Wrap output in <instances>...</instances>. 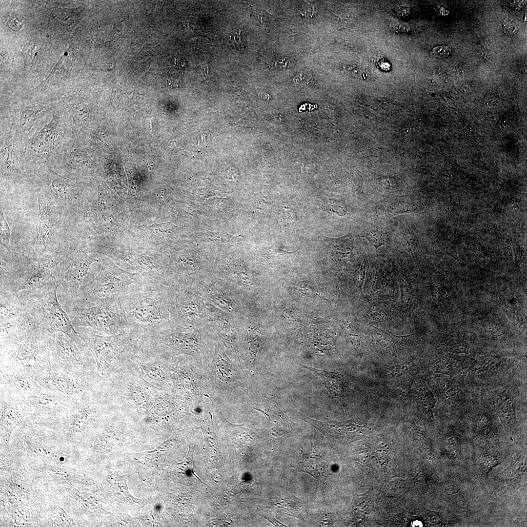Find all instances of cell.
I'll use <instances>...</instances> for the list:
<instances>
[{"mask_svg":"<svg viewBox=\"0 0 527 527\" xmlns=\"http://www.w3.org/2000/svg\"><path fill=\"white\" fill-rule=\"evenodd\" d=\"M452 48L446 45H439L431 50V55L435 58L444 59L448 57L451 53Z\"/></svg>","mask_w":527,"mask_h":527,"instance_id":"d6a6232c","label":"cell"},{"mask_svg":"<svg viewBox=\"0 0 527 527\" xmlns=\"http://www.w3.org/2000/svg\"><path fill=\"white\" fill-rule=\"evenodd\" d=\"M324 202L325 203L324 207H326L329 211L335 212L339 216H344L347 212L346 206L340 202L333 201Z\"/></svg>","mask_w":527,"mask_h":527,"instance_id":"836d02e7","label":"cell"},{"mask_svg":"<svg viewBox=\"0 0 527 527\" xmlns=\"http://www.w3.org/2000/svg\"><path fill=\"white\" fill-rule=\"evenodd\" d=\"M193 451L194 449L191 450L190 447L185 458L181 462L177 464L178 476L181 478L183 482H193L195 477H198L193 468Z\"/></svg>","mask_w":527,"mask_h":527,"instance_id":"7402d4cb","label":"cell"},{"mask_svg":"<svg viewBox=\"0 0 527 527\" xmlns=\"http://www.w3.org/2000/svg\"><path fill=\"white\" fill-rule=\"evenodd\" d=\"M414 525H415V526H422L421 523L419 521H416L415 522H414Z\"/></svg>","mask_w":527,"mask_h":527,"instance_id":"bcb514c9","label":"cell"},{"mask_svg":"<svg viewBox=\"0 0 527 527\" xmlns=\"http://www.w3.org/2000/svg\"><path fill=\"white\" fill-rule=\"evenodd\" d=\"M373 327V336L383 348H387L393 345V344L399 342L403 343L409 336H397L375 326Z\"/></svg>","mask_w":527,"mask_h":527,"instance_id":"603a6c76","label":"cell"},{"mask_svg":"<svg viewBox=\"0 0 527 527\" xmlns=\"http://www.w3.org/2000/svg\"><path fill=\"white\" fill-rule=\"evenodd\" d=\"M298 415L318 428L325 436L334 439H352L365 431V424L354 421L322 422L311 419L296 411Z\"/></svg>","mask_w":527,"mask_h":527,"instance_id":"9a60e30c","label":"cell"},{"mask_svg":"<svg viewBox=\"0 0 527 527\" xmlns=\"http://www.w3.org/2000/svg\"><path fill=\"white\" fill-rule=\"evenodd\" d=\"M57 526L61 527H75V524L73 519L65 512L61 507L57 509L56 513L55 515Z\"/></svg>","mask_w":527,"mask_h":527,"instance_id":"f546056e","label":"cell"},{"mask_svg":"<svg viewBox=\"0 0 527 527\" xmlns=\"http://www.w3.org/2000/svg\"><path fill=\"white\" fill-rule=\"evenodd\" d=\"M0 391L17 399L39 394L43 389L30 375L18 370L0 368Z\"/></svg>","mask_w":527,"mask_h":527,"instance_id":"4fadbf2b","label":"cell"},{"mask_svg":"<svg viewBox=\"0 0 527 527\" xmlns=\"http://www.w3.org/2000/svg\"><path fill=\"white\" fill-rule=\"evenodd\" d=\"M204 74L205 80H206V79L208 77V67L205 64H204Z\"/></svg>","mask_w":527,"mask_h":527,"instance_id":"f6af8a7d","label":"cell"},{"mask_svg":"<svg viewBox=\"0 0 527 527\" xmlns=\"http://www.w3.org/2000/svg\"><path fill=\"white\" fill-rule=\"evenodd\" d=\"M499 362L497 360L491 358H486L475 363L472 368L473 371L476 374H481L488 372L498 367Z\"/></svg>","mask_w":527,"mask_h":527,"instance_id":"d4e9b609","label":"cell"},{"mask_svg":"<svg viewBox=\"0 0 527 527\" xmlns=\"http://www.w3.org/2000/svg\"><path fill=\"white\" fill-rule=\"evenodd\" d=\"M82 328L77 330L84 341L86 347L95 357L98 369L105 371L112 366L119 357V354L126 351L131 346L130 341L132 334L126 330L108 336L97 334L89 328Z\"/></svg>","mask_w":527,"mask_h":527,"instance_id":"9c48e42d","label":"cell"},{"mask_svg":"<svg viewBox=\"0 0 527 527\" xmlns=\"http://www.w3.org/2000/svg\"><path fill=\"white\" fill-rule=\"evenodd\" d=\"M49 474L53 478L60 482H70L73 479H76L75 475L72 471L62 467L58 466H50L49 467Z\"/></svg>","mask_w":527,"mask_h":527,"instance_id":"cb8c5ba5","label":"cell"},{"mask_svg":"<svg viewBox=\"0 0 527 527\" xmlns=\"http://www.w3.org/2000/svg\"><path fill=\"white\" fill-rule=\"evenodd\" d=\"M229 41H230L234 49L241 50L244 44L241 36V30L239 31V33L236 32L234 35L230 36Z\"/></svg>","mask_w":527,"mask_h":527,"instance_id":"e575fe53","label":"cell"},{"mask_svg":"<svg viewBox=\"0 0 527 527\" xmlns=\"http://www.w3.org/2000/svg\"><path fill=\"white\" fill-rule=\"evenodd\" d=\"M495 407L504 423L511 427L514 423L515 416L513 398L507 394L501 395L496 400Z\"/></svg>","mask_w":527,"mask_h":527,"instance_id":"ffe728a7","label":"cell"},{"mask_svg":"<svg viewBox=\"0 0 527 527\" xmlns=\"http://www.w3.org/2000/svg\"><path fill=\"white\" fill-rule=\"evenodd\" d=\"M8 24L10 28L14 30L17 31L22 27L23 22L20 17L19 16H14L9 19Z\"/></svg>","mask_w":527,"mask_h":527,"instance_id":"d590c367","label":"cell"},{"mask_svg":"<svg viewBox=\"0 0 527 527\" xmlns=\"http://www.w3.org/2000/svg\"><path fill=\"white\" fill-rule=\"evenodd\" d=\"M97 259L75 248L65 247V257L60 263L57 281L71 301L77 297L84 277Z\"/></svg>","mask_w":527,"mask_h":527,"instance_id":"8fae6325","label":"cell"},{"mask_svg":"<svg viewBox=\"0 0 527 527\" xmlns=\"http://www.w3.org/2000/svg\"><path fill=\"white\" fill-rule=\"evenodd\" d=\"M114 269L104 267L91 281L81 285L77 297L71 302L82 307L98 305L107 302L113 296L122 292L144 278Z\"/></svg>","mask_w":527,"mask_h":527,"instance_id":"8992f818","label":"cell"},{"mask_svg":"<svg viewBox=\"0 0 527 527\" xmlns=\"http://www.w3.org/2000/svg\"><path fill=\"white\" fill-rule=\"evenodd\" d=\"M263 516L264 518H266L267 520H268L270 522H271L273 524H274L275 526H284L283 524L280 523L279 521L276 520L273 517L272 518V517H270V516H269V517L263 516Z\"/></svg>","mask_w":527,"mask_h":527,"instance_id":"7bdbcfd3","label":"cell"},{"mask_svg":"<svg viewBox=\"0 0 527 527\" xmlns=\"http://www.w3.org/2000/svg\"><path fill=\"white\" fill-rule=\"evenodd\" d=\"M399 282L401 290V302L403 304L408 306L410 304L414 295L412 285L404 277H400Z\"/></svg>","mask_w":527,"mask_h":527,"instance_id":"484cf974","label":"cell"},{"mask_svg":"<svg viewBox=\"0 0 527 527\" xmlns=\"http://www.w3.org/2000/svg\"><path fill=\"white\" fill-rule=\"evenodd\" d=\"M117 296L124 330L134 336L154 338L169 330L171 289L166 284L143 278Z\"/></svg>","mask_w":527,"mask_h":527,"instance_id":"6da1fadb","label":"cell"},{"mask_svg":"<svg viewBox=\"0 0 527 527\" xmlns=\"http://www.w3.org/2000/svg\"><path fill=\"white\" fill-rule=\"evenodd\" d=\"M478 427L483 433L488 434L491 432L492 424L490 418L486 415L481 414L477 417Z\"/></svg>","mask_w":527,"mask_h":527,"instance_id":"1f68e13d","label":"cell"},{"mask_svg":"<svg viewBox=\"0 0 527 527\" xmlns=\"http://www.w3.org/2000/svg\"><path fill=\"white\" fill-rule=\"evenodd\" d=\"M47 338L0 343V368L18 370L34 378L49 366Z\"/></svg>","mask_w":527,"mask_h":527,"instance_id":"5b68a950","label":"cell"},{"mask_svg":"<svg viewBox=\"0 0 527 527\" xmlns=\"http://www.w3.org/2000/svg\"><path fill=\"white\" fill-rule=\"evenodd\" d=\"M12 508L13 509L11 514L16 524L19 526H25L27 525L29 518L28 512L22 507H16Z\"/></svg>","mask_w":527,"mask_h":527,"instance_id":"f1b7e54d","label":"cell"},{"mask_svg":"<svg viewBox=\"0 0 527 527\" xmlns=\"http://www.w3.org/2000/svg\"><path fill=\"white\" fill-rule=\"evenodd\" d=\"M382 183L384 187L387 189L392 188L394 184L392 180L389 178L384 179L382 180Z\"/></svg>","mask_w":527,"mask_h":527,"instance_id":"b9f144b4","label":"cell"},{"mask_svg":"<svg viewBox=\"0 0 527 527\" xmlns=\"http://www.w3.org/2000/svg\"><path fill=\"white\" fill-rule=\"evenodd\" d=\"M10 231L9 227L3 215V212L0 213V241L1 244L7 250L9 249Z\"/></svg>","mask_w":527,"mask_h":527,"instance_id":"4dcf8cb0","label":"cell"},{"mask_svg":"<svg viewBox=\"0 0 527 527\" xmlns=\"http://www.w3.org/2000/svg\"><path fill=\"white\" fill-rule=\"evenodd\" d=\"M503 28L505 33L511 35L516 31V25L511 20L507 19L504 21Z\"/></svg>","mask_w":527,"mask_h":527,"instance_id":"f35d334b","label":"cell"},{"mask_svg":"<svg viewBox=\"0 0 527 527\" xmlns=\"http://www.w3.org/2000/svg\"><path fill=\"white\" fill-rule=\"evenodd\" d=\"M60 263V259L49 252H12L6 259L1 260L0 288L18 295L51 281H57Z\"/></svg>","mask_w":527,"mask_h":527,"instance_id":"3957f363","label":"cell"},{"mask_svg":"<svg viewBox=\"0 0 527 527\" xmlns=\"http://www.w3.org/2000/svg\"><path fill=\"white\" fill-rule=\"evenodd\" d=\"M0 56L1 64L5 67L9 65L11 61L10 56L7 53L3 54L2 53H1Z\"/></svg>","mask_w":527,"mask_h":527,"instance_id":"60d3db41","label":"cell"},{"mask_svg":"<svg viewBox=\"0 0 527 527\" xmlns=\"http://www.w3.org/2000/svg\"><path fill=\"white\" fill-rule=\"evenodd\" d=\"M65 305V311L76 328H91L108 335L125 329L117 294L107 302L94 306L82 307L71 302Z\"/></svg>","mask_w":527,"mask_h":527,"instance_id":"52a82bcc","label":"cell"},{"mask_svg":"<svg viewBox=\"0 0 527 527\" xmlns=\"http://www.w3.org/2000/svg\"><path fill=\"white\" fill-rule=\"evenodd\" d=\"M312 372L319 376L323 381L332 398H335L342 402L345 389L343 379L340 375L335 372L326 371L313 367L304 366Z\"/></svg>","mask_w":527,"mask_h":527,"instance_id":"ac0fdd59","label":"cell"},{"mask_svg":"<svg viewBox=\"0 0 527 527\" xmlns=\"http://www.w3.org/2000/svg\"><path fill=\"white\" fill-rule=\"evenodd\" d=\"M0 395V439L3 444L7 445L13 431L25 425L18 399L2 391Z\"/></svg>","mask_w":527,"mask_h":527,"instance_id":"5bb4252c","label":"cell"},{"mask_svg":"<svg viewBox=\"0 0 527 527\" xmlns=\"http://www.w3.org/2000/svg\"><path fill=\"white\" fill-rule=\"evenodd\" d=\"M77 396L43 389L39 394L18 399L25 426L59 429Z\"/></svg>","mask_w":527,"mask_h":527,"instance_id":"277c9868","label":"cell"},{"mask_svg":"<svg viewBox=\"0 0 527 527\" xmlns=\"http://www.w3.org/2000/svg\"><path fill=\"white\" fill-rule=\"evenodd\" d=\"M446 493L451 499L458 500L459 495V489L454 485L447 486L445 489Z\"/></svg>","mask_w":527,"mask_h":527,"instance_id":"74e56055","label":"cell"},{"mask_svg":"<svg viewBox=\"0 0 527 527\" xmlns=\"http://www.w3.org/2000/svg\"><path fill=\"white\" fill-rule=\"evenodd\" d=\"M522 2L521 1H514V3H513L512 5V8L516 11L519 10L522 7Z\"/></svg>","mask_w":527,"mask_h":527,"instance_id":"ee69618b","label":"cell"},{"mask_svg":"<svg viewBox=\"0 0 527 527\" xmlns=\"http://www.w3.org/2000/svg\"><path fill=\"white\" fill-rule=\"evenodd\" d=\"M483 466L486 468L490 469L491 467L495 466L496 464L498 462V459L494 457H486L484 458L483 461Z\"/></svg>","mask_w":527,"mask_h":527,"instance_id":"ab89813d","label":"cell"},{"mask_svg":"<svg viewBox=\"0 0 527 527\" xmlns=\"http://www.w3.org/2000/svg\"><path fill=\"white\" fill-rule=\"evenodd\" d=\"M46 344L49 367L81 377L85 369L84 349L60 332L49 336Z\"/></svg>","mask_w":527,"mask_h":527,"instance_id":"30bf717a","label":"cell"},{"mask_svg":"<svg viewBox=\"0 0 527 527\" xmlns=\"http://www.w3.org/2000/svg\"><path fill=\"white\" fill-rule=\"evenodd\" d=\"M34 378L45 390L69 396L79 395L85 392L81 377L50 367L37 374Z\"/></svg>","mask_w":527,"mask_h":527,"instance_id":"7c38bea8","label":"cell"},{"mask_svg":"<svg viewBox=\"0 0 527 527\" xmlns=\"http://www.w3.org/2000/svg\"><path fill=\"white\" fill-rule=\"evenodd\" d=\"M369 312L371 316L377 321L386 320L389 317V309L384 304H372Z\"/></svg>","mask_w":527,"mask_h":527,"instance_id":"83f0119b","label":"cell"},{"mask_svg":"<svg viewBox=\"0 0 527 527\" xmlns=\"http://www.w3.org/2000/svg\"><path fill=\"white\" fill-rule=\"evenodd\" d=\"M58 282L55 280L18 295L25 311L37 329L48 336L60 332L68 336L81 347L85 344L73 325L67 312L62 308L57 297Z\"/></svg>","mask_w":527,"mask_h":527,"instance_id":"7a4b0ae2","label":"cell"},{"mask_svg":"<svg viewBox=\"0 0 527 527\" xmlns=\"http://www.w3.org/2000/svg\"><path fill=\"white\" fill-rule=\"evenodd\" d=\"M415 394L420 407L428 420L434 422L433 412L436 400L433 393L423 381L417 382L414 385Z\"/></svg>","mask_w":527,"mask_h":527,"instance_id":"d6986e66","label":"cell"},{"mask_svg":"<svg viewBox=\"0 0 527 527\" xmlns=\"http://www.w3.org/2000/svg\"><path fill=\"white\" fill-rule=\"evenodd\" d=\"M365 271V265L362 264L359 266L357 272L356 284L357 286L360 288H362L364 284Z\"/></svg>","mask_w":527,"mask_h":527,"instance_id":"8d00e7d4","label":"cell"},{"mask_svg":"<svg viewBox=\"0 0 527 527\" xmlns=\"http://www.w3.org/2000/svg\"><path fill=\"white\" fill-rule=\"evenodd\" d=\"M49 185L57 198L65 203L76 212L79 207L77 193L64 180L55 175L47 177Z\"/></svg>","mask_w":527,"mask_h":527,"instance_id":"e0dca14e","label":"cell"},{"mask_svg":"<svg viewBox=\"0 0 527 527\" xmlns=\"http://www.w3.org/2000/svg\"><path fill=\"white\" fill-rule=\"evenodd\" d=\"M39 203L38 218L39 223L54 225L56 218V211L50 202L41 193L38 194Z\"/></svg>","mask_w":527,"mask_h":527,"instance_id":"44dd1931","label":"cell"},{"mask_svg":"<svg viewBox=\"0 0 527 527\" xmlns=\"http://www.w3.org/2000/svg\"><path fill=\"white\" fill-rule=\"evenodd\" d=\"M415 374L414 364L412 360H408L394 366L389 377L396 387L406 392L412 386Z\"/></svg>","mask_w":527,"mask_h":527,"instance_id":"2e32d148","label":"cell"},{"mask_svg":"<svg viewBox=\"0 0 527 527\" xmlns=\"http://www.w3.org/2000/svg\"><path fill=\"white\" fill-rule=\"evenodd\" d=\"M364 237L376 250L379 246L385 244V234L382 231L377 229L369 230L365 234Z\"/></svg>","mask_w":527,"mask_h":527,"instance_id":"4316f807","label":"cell"},{"mask_svg":"<svg viewBox=\"0 0 527 527\" xmlns=\"http://www.w3.org/2000/svg\"><path fill=\"white\" fill-rule=\"evenodd\" d=\"M0 343L41 340L47 337L36 327L20 301L9 300L0 305Z\"/></svg>","mask_w":527,"mask_h":527,"instance_id":"ba28073f","label":"cell"}]
</instances>
